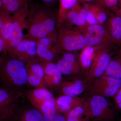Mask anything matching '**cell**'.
<instances>
[{
	"mask_svg": "<svg viewBox=\"0 0 121 121\" xmlns=\"http://www.w3.org/2000/svg\"><path fill=\"white\" fill-rule=\"evenodd\" d=\"M26 96L32 105L50 101L55 103V98L53 94L46 87L36 88L27 91Z\"/></svg>",
	"mask_w": 121,
	"mask_h": 121,
	"instance_id": "cell-17",
	"label": "cell"
},
{
	"mask_svg": "<svg viewBox=\"0 0 121 121\" xmlns=\"http://www.w3.org/2000/svg\"><path fill=\"white\" fill-rule=\"evenodd\" d=\"M103 75L121 79V56L116 54L111 60L108 68Z\"/></svg>",
	"mask_w": 121,
	"mask_h": 121,
	"instance_id": "cell-22",
	"label": "cell"
},
{
	"mask_svg": "<svg viewBox=\"0 0 121 121\" xmlns=\"http://www.w3.org/2000/svg\"><path fill=\"white\" fill-rule=\"evenodd\" d=\"M27 73L35 75L43 79L44 76L43 69L40 62L35 58L26 64Z\"/></svg>",
	"mask_w": 121,
	"mask_h": 121,
	"instance_id": "cell-25",
	"label": "cell"
},
{
	"mask_svg": "<svg viewBox=\"0 0 121 121\" xmlns=\"http://www.w3.org/2000/svg\"><path fill=\"white\" fill-rule=\"evenodd\" d=\"M23 94L22 91L0 86V112L19 101Z\"/></svg>",
	"mask_w": 121,
	"mask_h": 121,
	"instance_id": "cell-19",
	"label": "cell"
},
{
	"mask_svg": "<svg viewBox=\"0 0 121 121\" xmlns=\"http://www.w3.org/2000/svg\"><path fill=\"white\" fill-rule=\"evenodd\" d=\"M116 54L121 56V47L118 48V49L117 51V54Z\"/></svg>",
	"mask_w": 121,
	"mask_h": 121,
	"instance_id": "cell-40",
	"label": "cell"
},
{
	"mask_svg": "<svg viewBox=\"0 0 121 121\" xmlns=\"http://www.w3.org/2000/svg\"><path fill=\"white\" fill-rule=\"evenodd\" d=\"M27 83L30 86L36 88L46 87L43 79L37 76L27 73Z\"/></svg>",
	"mask_w": 121,
	"mask_h": 121,
	"instance_id": "cell-31",
	"label": "cell"
},
{
	"mask_svg": "<svg viewBox=\"0 0 121 121\" xmlns=\"http://www.w3.org/2000/svg\"><path fill=\"white\" fill-rule=\"evenodd\" d=\"M36 40L24 37L22 41L11 54L9 56L26 64L36 58Z\"/></svg>",
	"mask_w": 121,
	"mask_h": 121,
	"instance_id": "cell-10",
	"label": "cell"
},
{
	"mask_svg": "<svg viewBox=\"0 0 121 121\" xmlns=\"http://www.w3.org/2000/svg\"><path fill=\"white\" fill-rule=\"evenodd\" d=\"M11 0H2V6H4V5L7 4V3H8Z\"/></svg>",
	"mask_w": 121,
	"mask_h": 121,
	"instance_id": "cell-39",
	"label": "cell"
},
{
	"mask_svg": "<svg viewBox=\"0 0 121 121\" xmlns=\"http://www.w3.org/2000/svg\"><path fill=\"white\" fill-rule=\"evenodd\" d=\"M121 87V79L103 75L95 80L90 87V95L113 98Z\"/></svg>",
	"mask_w": 121,
	"mask_h": 121,
	"instance_id": "cell-8",
	"label": "cell"
},
{
	"mask_svg": "<svg viewBox=\"0 0 121 121\" xmlns=\"http://www.w3.org/2000/svg\"><path fill=\"white\" fill-rule=\"evenodd\" d=\"M63 75L60 70L51 76H44L43 81L45 87L51 88L60 87L63 80Z\"/></svg>",
	"mask_w": 121,
	"mask_h": 121,
	"instance_id": "cell-26",
	"label": "cell"
},
{
	"mask_svg": "<svg viewBox=\"0 0 121 121\" xmlns=\"http://www.w3.org/2000/svg\"><path fill=\"white\" fill-rule=\"evenodd\" d=\"M119 0H95L94 3L115 13L117 11Z\"/></svg>",
	"mask_w": 121,
	"mask_h": 121,
	"instance_id": "cell-28",
	"label": "cell"
},
{
	"mask_svg": "<svg viewBox=\"0 0 121 121\" xmlns=\"http://www.w3.org/2000/svg\"><path fill=\"white\" fill-rule=\"evenodd\" d=\"M108 17L104 24L118 48L121 47V16L107 9Z\"/></svg>",
	"mask_w": 121,
	"mask_h": 121,
	"instance_id": "cell-15",
	"label": "cell"
},
{
	"mask_svg": "<svg viewBox=\"0 0 121 121\" xmlns=\"http://www.w3.org/2000/svg\"><path fill=\"white\" fill-rule=\"evenodd\" d=\"M30 8L28 1L12 16L13 30L12 35L9 41L6 49L9 55L12 52L24 39L23 30L27 29L29 23Z\"/></svg>",
	"mask_w": 121,
	"mask_h": 121,
	"instance_id": "cell-6",
	"label": "cell"
},
{
	"mask_svg": "<svg viewBox=\"0 0 121 121\" xmlns=\"http://www.w3.org/2000/svg\"><path fill=\"white\" fill-rule=\"evenodd\" d=\"M113 98L115 107L121 112V87Z\"/></svg>",
	"mask_w": 121,
	"mask_h": 121,
	"instance_id": "cell-33",
	"label": "cell"
},
{
	"mask_svg": "<svg viewBox=\"0 0 121 121\" xmlns=\"http://www.w3.org/2000/svg\"><path fill=\"white\" fill-rule=\"evenodd\" d=\"M27 32L24 37L37 40L57 31L58 13L47 6L30 9Z\"/></svg>",
	"mask_w": 121,
	"mask_h": 121,
	"instance_id": "cell-1",
	"label": "cell"
},
{
	"mask_svg": "<svg viewBox=\"0 0 121 121\" xmlns=\"http://www.w3.org/2000/svg\"><path fill=\"white\" fill-rule=\"evenodd\" d=\"M58 29L57 45L60 52H77L87 46L84 35L77 27Z\"/></svg>",
	"mask_w": 121,
	"mask_h": 121,
	"instance_id": "cell-3",
	"label": "cell"
},
{
	"mask_svg": "<svg viewBox=\"0 0 121 121\" xmlns=\"http://www.w3.org/2000/svg\"><path fill=\"white\" fill-rule=\"evenodd\" d=\"M2 6V0H0V10H1Z\"/></svg>",
	"mask_w": 121,
	"mask_h": 121,
	"instance_id": "cell-41",
	"label": "cell"
},
{
	"mask_svg": "<svg viewBox=\"0 0 121 121\" xmlns=\"http://www.w3.org/2000/svg\"><path fill=\"white\" fill-rule=\"evenodd\" d=\"M61 52L62 57L57 60L56 64L63 75H75L80 73L82 69L77 52Z\"/></svg>",
	"mask_w": 121,
	"mask_h": 121,
	"instance_id": "cell-11",
	"label": "cell"
},
{
	"mask_svg": "<svg viewBox=\"0 0 121 121\" xmlns=\"http://www.w3.org/2000/svg\"><path fill=\"white\" fill-rule=\"evenodd\" d=\"M26 64L10 57L4 60L0 67V84L3 88L21 91L27 83Z\"/></svg>",
	"mask_w": 121,
	"mask_h": 121,
	"instance_id": "cell-2",
	"label": "cell"
},
{
	"mask_svg": "<svg viewBox=\"0 0 121 121\" xmlns=\"http://www.w3.org/2000/svg\"><path fill=\"white\" fill-rule=\"evenodd\" d=\"M89 81L87 78L75 77L70 79L62 80L59 88L63 95L79 97L87 87Z\"/></svg>",
	"mask_w": 121,
	"mask_h": 121,
	"instance_id": "cell-12",
	"label": "cell"
},
{
	"mask_svg": "<svg viewBox=\"0 0 121 121\" xmlns=\"http://www.w3.org/2000/svg\"><path fill=\"white\" fill-rule=\"evenodd\" d=\"M78 1V0H59V7L58 12L57 29L65 20L68 12Z\"/></svg>",
	"mask_w": 121,
	"mask_h": 121,
	"instance_id": "cell-21",
	"label": "cell"
},
{
	"mask_svg": "<svg viewBox=\"0 0 121 121\" xmlns=\"http://www.w3.org/2000/svg\"><path fill=\"white\" fill-rule=\"evenodd\" d=\"M13 25L12 16L7 20L2 27L0 32V36L4 42L5 46V52L8 44L13 32Z\"/></svg>",
	"mask_w": 121,
	"mask_h": 121,
	"instance_id": "cell-24",
	"label": "cell"
},
{
	"mask_svg": "<svg viewBox=\"0 0 121 121\" xmlns=\"http://www.w3.org/2000/svg\"><path fill=\"white\" fill-rule=\"evenodd\" d=\"M89 7L92 11L98 24L104 25L108 17L107 9L96 4H89Z\"/></svg>",
	"mask_w": 121,
	"mask_h": 121,
	"instance_id": "cell-23",
	"label": "cell"
},
{
	"mask_svg": "<svg viewBox=\"0 0 121 121\" xmlns=\"http://www.w3.org/2000/svg\"><path fill=\"white\" fill-rule=\"evenodd\" d=\"M98 24L97 21L95 16L94 13L90 9L88 4V9L86 17V26L94 25Z\"/></svg>",
	"mask_w": 121,
	"mask_h": 121,
	"instance_id": "cell-32",
	"label": "cell"
},
{
	"mask_svg": "<svg viewBox=\"0 0 121 121\" xmlns=\"http://www.w3.org/2000/svg\"><path fill=\"white\" fill-rule=\"evenodd\" d=\"M18 102L13 106L17 121H45L43 114L30 103V105H19Z\"/></svg>",
	"mask_w": 121,
	"mask_h": 121,
	"instance_id": "cell-13",
	"label": "cell"
},
{
	"mask_svg": "<svg viewBox=\"0 0 121 121\" xmlns=\"http://www.w3.org/2000/svg\"><path fill=\"white\" fill-rule=\"evenodd\" d=\"M95 0H78L79 2L88 3V2L94 1Z\"/></svg>",
	"mask_w": 121,
	"mask_h": 121,
	"instance_id": "cell-38",
	"label": "cell"
},
{
	"mask_svg": "<svg viewBox=\"0 0 121 121\" xmlns=\"http://www.w3.org/2000/svg\"><path fill=\"white\" fill-rule=\"evenodd\" d=\"M66 121H90V118L85 106H78L66 113Z\"/></svg>",
	"mask_w": 121,
	"mask_h": 121,
	"instance_id": "cell-20",
	"label": "cell"
},
{
	"mask_svg": "<svg viewBox=\"0 0 121 121\" xmlns=\"http://www.w3.org/2000/svg\"><path fill=\"white\" fill-rule=\"evenodd\" d=\"M57 31L36 40V58L41 62H53L60 52L57 47Z\"/></svg>",
	"mask_w": 121,
	"mask_h": 121,
	"instance_id": "cell-7",
	"label": "cell"
},
{
	"mask_svg": "<svg viewBox=\"0 0 121 121\" xmlns=\"http://www.w3.org/2000/svg\"><path fill=\"white\" fill-rule=\"evenodd\" d=\"M11 16V14L8 13L0 10V32L5 23Z\"/></svg>",
	"mask_w": 121,
	"mask_h": 121,
	"instance_id": "cell-34",
	"label": "cell"
},
{
	"mask_svg": "<svg viewBox=\"0 0 121 121\" xmlns=\"http://www.w3.org/2000/svg\"><path fill=\"white\" fill-rule=\"evenodd\" d=\"M33 106L40 111L45 121H66V117L57 111L54 102L46 101Z\"/></svg>",
	"mask_w": 121,
	"mask_h": 121,
	"instance_id": "cell-16",
	"label": "cell"
},
{
	"mask_svg": "<svg viewBox=\"0 0 121 121\" xmlns=\"http://www.w3.org/2000/svg\"><path fill=\"white\" fill-rule=\"evenodd\" d=\"M104 48L101 46L87 45L81 50V52L78 55L79 60L81 69L85 72L86 75L97 52Z\"/></svg>",
	"mask_w": 121,
	"mask_h": 121,
	"instance_id": "cell-18",
	"label": "cell"
},
{
	"mask_svg": "<svg viewBox=\"0 0 121 121\" xmlns=\"http://www.w3.org/2000/svg\"><path fill=\"white\" fill-rule=\"evenodd\" d=\"M41 0L44 3H45L46 5L51 7L56 3L57 0Z\"/></svg>",
	"mask_w": 121,
	"mask_h": 121,
	"instance_id": "cell-36",
	"label": "cell"
},
{
	"mask_svg": "<svg viewBox=\"0 0 121 121\" xmlns=\"http://www.w3.org/2000/svg\"><path fill=\"white\" fill-rule=\"evenodd\" d=\"M115 13L121 16V0H119L118 1L117 11Z\"/></svg>",
	"mask_w": 121,
	"mask_h": 121,
	"instance_id": "cell-37",
	"label": "cell"
},
{
	"mask_svg": "<svg viewBox=\"0 0 121 121\" xmlns=\"http://www.w3.org/2000/svg\"><path fill=\"white\" fill-rule=\"evenodd\" d=\"M4 59L0 60V67L1 66V64H2V63H3V61H4Z\"/></svg>",
	"mask_w": 121,
	"mask_h": 121,
	"instance_id": "cell-42",
	"label": "cell"
},
{
	"mask_svg": "<svg viewBox=\"0 0 121 121\" xmlns=\"http://www.w3.org/2000/svg\"><path fill=\"white\" fill-rule=\"evenodd\" d=\"M13 104L0 112V121H17L13 113Z\"/></svg>",
	"mask_w": 121,
	"mask_h": 121,
	"instance_id": "cell-30",
	"label": "cell"
},
{
	"mask_svg": "<svg viewBox=\"0 0 121 121\" xmlns=\"http://www.w3.org/2000/svg\"><path fill=\"white\" fill-rule=\"evenodd\" d=\"M86 99V109L91 120L93 121H112L115 112L107 98L97 95H90Z\"/></svg>",
	"mask_w": 121,
	"mask_h": 121,
	"instance_id": "cell-5",
	"label": "cell"
},
{
	"mask_svg": "<svg viewBox=\"0 0 121 121\" xmlns=\"http://www.w3.org/2000/svg\"><path fill=\"white\" fill-rule=\"evenodd\" d=\"M28 0H11L2 6L1 10L10 13L14 14L22 8Z\"/></svg>",
	"mask_w": 121,
	"mask_h": 121,
	"instance_id": "cell-27",
	"label": "cell"
},
{
	"mask_svg": "<svg viewBox=\"0 0 121 121\" xmlns=\"http://www.w3.org/2000/svg\"><path fill=\"white\" fill-rule=\"evenodd\" d=\"M117 50L102 48L99 51L93 59L86 76L89 81L95 80L103 75L108 68L111 59Z\"/></svg>",
	"mask_w": 121,
	"mask_h": 121,
	"instance_id": "cell-9",
	"label": "cell"
},
{
	"mask_svg": "<svg viewBox=\"0 0 121 121\" xmlns=\"http://www.w3.org/2000/svg\"><path fill=\"white\" fill-rule=\"evenodd\" d=\"M86 99L79 97L62 95L55 98V104L58 111L67 113L71 109L78 106L86 107Z\"/></svg>",
	"mask_w": 121,
	"mask_h": 121,
	"instance_id": "cell-14",
	"label": "cell"
},
{
	"mask_svg": "<svg viewBox=\"0 0 121 121\" xmlns=\"http://www.w3.org/2000/svg\"><path fill=\"white\" fill-rule=\"evenodd\" d=\"M78 28L85 37L87 45L118 49V47L104 25L97 24Z\"/></svg>",
	"mask_w": 121,
	"mask_h": 121,
	"instance_id": "cell-4",
	"label": "cell"
},
{
	"mask_svg": "<svg viewBox=\"0 0 121 121\" xmlns=\"http://www.w3.org/2000/svg\"><path fill=\"white\" fill-rule=\"evenodd\" d=\"M2 52H5V46L4 40L0 36V54ZM2 59H3L0 56V60Z\"/></svg>",
	"mask_w": 121,
	"mask_h": 121,
	"instance_id": "cell-35",
	"label": "cell"
},
{
	"mask_svg": "<svg viewBox=\"0 0 121 121\" xmlns=\"http://www.w3.org/2000/svg\"><path fill=\"white\" fill-rule=\"evenodd\" d=\"M40 62L43 69L44 76H51L55 74L60 70L56 63L54 62Z\"/></svg>",
	"mask_w": 121,
	"mask_h": 121,
	"instance_id": "cell-29",
	"label": "cell"
}]
</instances>
